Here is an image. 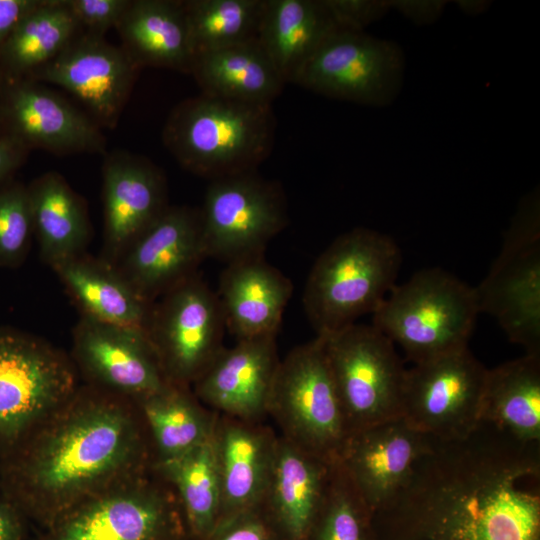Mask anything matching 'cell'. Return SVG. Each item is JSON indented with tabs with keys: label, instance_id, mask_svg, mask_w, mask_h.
Returning <instances> with one entry per match:
<instances>
[{
	"label": "cell",
	"instance_id": "6da1fadb",
	"mask_svg": "<svg viewBox=\"0 0 540 540\" xmlns=\"http://www.w3.org/2000/svg\"><path fill=\"white\" fill-rule=\"evenodd\" d=\"M372 540H540V443L484 422L463 439H434L372 513Z\"/></svg>",
	"mask_w": 540,
	"mask_h": 540
},
{
	"label": "cell",
	"instance_id": "7a4b0ae2",
	"mask_svg": "<svg viewBox=\"0 0 540 540\" xmlns=\"http://www.w3.org/2000/svg\"><path fill=\"white\" fill-rule=\"evenodd\" d=\"M150 463L135 401L86 384L0 456V492L46 529Z\"/></svg>",
	"mask_w": 540,
	"mask_h": 540
},
{
	"label": "cell",
	"instance_id": "3957f363",
	"mask_svg": "<svg viewBox=\"0 0 540 540\" xmlns=\"http://www.w3.org/2000/svg\"><path fill=\"white\" fill-rule=\"evenodd\" d=\"M276 127L272 104L200 94L171 110L162 138L184 169L211 181L256 171L270 156Z\"/></svg>",
	"mask_w": 540,
	"mask_h": 540
},
{
	"label": "cell",
	"instance_id": "277c9868",
	"mask_svg": "<svg viewBox=\"0 0 540 540\" xmlns=\"http://www.w3.org/2000/svg\"><path fill=\"white\" fill-rule=\"evenodd\" d=\"M402 256L390 236L365 227L339 235L316 259L302 303L316 336L373 314L396 285Z\"/></svg>",
	"mask_w": 540,
	"mask_h": 540
},
{
	"label": "cell",
	"instance_id": "5b68a950",
	"mask_svg": "<svg viewBox=\"0 0 540 540\" xmlns=\"http://www.w3.org/2000/svg\"><path fill=\"white\" fill-rule=\"evenodd\" d=\"M479 313L474 287L429 268L396 284L372 314V325L417 364L468 347Z\"/></svg>",
	"mask_w": 540,
	"mask_h": 540
},
{
	"label": "cell",
	"instance_id": "8992f818",
	"mask_svg": "<svg viewBox=\"0 0 540 540\" xmlns=\"http://www.w3.org/2000/svg\"><path fill=\"white\" fill-rule=\"evenodd\" d=\"M79 387L69 356L26 331L0 326V456Z\"/></svg>",
	"mask_w": 540,
	"mask_h": 540
},
{
	"label": "cell",
	"instance_id": "52a82bcc",
	"mask_svg": "<svg viewBox=\"0 0 540 540\" xmlns=\"http://www.w3.org/2000/svg\"><path fill=\"white\" fill-rule=\"evenodd\" d=\"M267 412L276 417L285 438L327 461L337 460L349 430L322 337L293 348L279 361Z\"/></svg>",
	"mask_w": 540,
	"mask_h": 540
},
{
	"label": "cell",
	"instance_id": "ba28073f",
	"mask_svg": "<svg viewBox=\"0 0 540 540\" xmlns=\"http://www.w3.org/2000/svg\"><path fill=\"white\" fill-rule=\"evenodd\" d=\"M320 337L349 434L402 417L406 369L389 338L357 323Z\"/></svg>",
	"mask_w": 540,
	"mask_h": 540
},
{
	"label": "cell",
	"instance_id": "9c48e42d",
	"mask_svg": "<svg viewBox=\"0 0 540 540\" xmlns=\"http://www.w3.org/2000/svg\"><path fill=\"white\" fill-rule=\"evenodd\" d=\"M480 312L493 315L511 342L540 355L539 194L525 197L507 231L502 251L480 286Z\"/></svg>",
	"mask_w": 540,
	"mask_h": 540
},
{
	"label": "cell",
	"instance_id": "30bf717a",
	"mask_svg": "<svg viewBox=\"0 0 540 540\" xmlns=\"http://www.w3.org/2000/svg\"><path fill=\"white\" fill-rule=\"evenodd\" d=\"M200 216L206 258L226 265L263 256L288 221L281 186L256 171L211 180Z\"/></svg>",
	"mask_w": 540,
	"mask_h": 540
},
{
	"label": "cell",
	"instance_id": "8fae6325",
	"mask_svg": "<svg viewBox=\"0 0 540 540\" xmlns=\"http://www.w3.org/2000/svg\"><path fill=\"white\" fill-rule=\"evenodd\" d=\"M405 67L398 43L338 29L320 45L293 84L325 97L385 107L400 94Z\"/></svg>",
	"mask_w": 540,
	"mask_h": 540
},
{
	"label": "cell",
	"instance_id": "7c38bea8",
	"mask_svg": "<svg viewBox=\"0 0 540 540\" xmlns=\"http://www.w3.org/2000/svg\"><path fill=\"white\" fill-rule=\"evenodd\" d=\"M225 329L218 295L197 273L152 304L145 333L166 381L189 387L223 348Z\"/></svg>",
	"mask_w": 540,
	"mask_h": 540
},
{
	"label": "cell",
	"instance_id": "4fadbf2b",
	"mask_svg": "<svg viewBox=\"0 0 540 540\" xmlns=\"http://www.w3.org/2000/svg\"><path fill=\"white\" fill-rule=\"evenodd\" d=\"M180 509L175 492L147 472L76 506L39 540H177Z\"/></svg>",
	"mask_w": 540,
	"mask_h": 540
},
{
	"label": "cell",
	"instance_id": "5bb4252c",
	"mask_svg": "<svg viewBox=\"0 0 540 540\" xmlns=\"http://www.w3.org/2000/svg\"><path fill=\"white\" fill-rule=\"evenodd\" d=\"M487 368L468 347L406 369L402 417L440 441L459 440L480 423Z\"/></svg>",
	"mask_w": 540,
	"mask_h": 540
},
{
	"label": "cell",
	"instance_id": "9a60e30c",
	"mask_svg": "<svg viewBox=\"0 0 540 540\" xmlns=\"http://www.w3.org/2000/svg\"><path fill=\"white\" fill-rule=\"evenodd\" d=\"M140 69L121 46L85 32L27 77L66 89L89 109L99 126L114 128Z\"/></svg>",
	"mask_w": 540,
	"mask_h": 540
},
{
	"label": "cell",
	"instance_id": "2e32d148",
	"mask_svg": "<svg viewBox=\"0 0 540 540\" xmlns=\"http://www.w3.org/2000/svg\"><path fill=\"white\" fill-rule=\"evenodd\" d=\"M72 337V360L88 385L137 401L168 384L144 330L81 317Z\"/></svg>",
	"mask_w": 540,
	"mask_h": 540
},
{
	"label": "cell",
	"instance_id": "e0dca14e",
	"mask_svg": "<svg viewBox=\"0 0 540 540\" xmlns=\"http://www.w3.org/2000/svg\"><path fill=\"white\" fill-rule=\"evenodd\" d=\"M206 258L200 209L168 206L115 264L147 302L197 274Z\"/></svg>",
	"mask_w": 540,
	"mask_h": 540
},
{
	"label": "cell",
	"instance_id": "ac0fdd59",
	"mask_svg": "<svg viewBox=\"0 0 540 540\" xmlns=\"http://www.w3.org/2000/svg\"><path fill=\"white\" fill-rule=\"evenodd\" d=\"M103 253L116 264L169 206L164 173L125 150L106 153L102 165Z\"/></svg>",
	"mask_w": 540,
	"mask_h": 540
},
{
	"label": "cell",
	"instance_id": "d6986e66",
	"mask_svg": "<svg viewBox=\"0 0 540 540\" xmlns=\"http://www.w3.org/2000/svg\"><path fill=\"white\" fill-rule=\"evenodd\" d=\"M433 442L400 417L351 432L337 461L373 513L401 490Z\"/></svg>",
	"mask_w": 540,
	"mask_h": 540
},
{
	"label": "cell",
	"instance_id": "ffe728a7",
	"mask_svg": "<svg viewBox=\"0 0 540 540\" xmlns=\"http://www.w3.org/2000/svg\"><path fill=\"white\" fill-rule=\"evenodd\" d=\"M4 115L11 135L28 149L58 154L102 153L106 138L100 126L60 95L24 79L8 88Z\"/></svg>",
	"mask_w": 540,
	"mask_h": 540
},
{
	"label": "cell",
	"instance_id": "44dd1931",
	"mask_svg": "<svg viewBox=\"0 0 540 540\" xmlns=\"http://www.w3.org/2000/svg\"><path fill=\"white\" fill-rule=\"evenodd\" d=\"M279 361L276 337L238 340L193 382V394L227 417L250 421L267 412Z\"/></svg>",
	"mask_w": 540,
	"mask_h": 540
},
{
	"label": "cell",
	"instance_id": "7402d4cb",
	"mask_svg": "<svg viewBox=\"0 0 540 540\" xmlns=\"http://www.w3.org/2000/svg\"><path fill=\"white\" fill-rule=\"evenodd\" d=\"M293 284L264 256L226 265L218 298L225 327L236 340L276 337Z\"/></svg>",
	"mask_w": 540,
	"mask_h": 540
},
{
	"label": "cell",
	"instance_id": "603a6c76",
	"mask_svg": "<svg viewBox=\"0 0 540 540\" xmlns=\"http://www.w3.org/2000/svg\"><path fill=\"white\" fill-rule=\"evenodd\" d=\"M333 463L285 437L275 440L262 501H268L289 539L305 540L310 535Z\"/></svg>",
	"mask_w": 540,
	"mask_h": 540
},
{
	"label": "cell",
	"instance_id": "cb8c5ba5",
	"mask_svg": "<svg viewBox=\"0 0 540 540\" xmlns=\"http://www.w3.org/2000/svg\"><path fill=\"white\" fill-rule=\"evenodd\" d=\"M213 439L221 491L220 522L262 503L275 440L248 421L232 417L216 421Z\"/></svg>",
	"mask_w": 540,
	"mask_h": 540
},
{
	"label": "cell",
	"instance_id": "d4e9b609",
	"mask_svg": "<svg viewBox=\"0 0 540 540\" xmlns=\"http://www.w3.org/2000/svg\"><path fill=\"white\" fill-rule=\"evenodd\" d=\"M52 270L81 317L145 331L153 303L143 299L114 264L85 252Z\"/></svg>",
	"mask_w": 540,
	"mask_h": 540
},
{
	"label": "cell",
	"instance_id": "484cf974",
	"mask_svg": "<svg viewBox=\"0 0 540 540\" xmlns=\"http://www.w3.org/2000/svg\"><path fill=\"white\" fill-rule=\"evenodd\" d=\"M338 29L323 0H265L257 42L287 84Z\"/></svg>",
	"mask_w": 540,
	"mask_h": 540
},
{
	"label": "cell",
	"instance_id": "4316f807",
	"mask_svg": "<svg viewBox=\"0 0 540 540\" xmlns=\"http://www.w3.org/2000/svg\"><path fill=\"white\" fill-rule=\"evenodd\" d=\"M115 29L140 68L190 74L194 56L182 0H131Z\"/></svg>",
	"mask_w": 540,
	"mask_h": 540
},
{
	"label": "cell",
	"instance_id": "83f0119b",
	"mask_svg": "<svg viewBox=\"0 0 540 540\" xmlns=\"http://www.w3.org/2000/svg\"><path fill=\"white\" fill-rule=\"evenodd\" d=\"M27 188L43 262L52 268L85 253L92 233L85 200L56 171L43 173Z\"/></svg>",
	"mask_w": 540,
	"mask_h": 540
},
{
	"label": "cell",
	"instance_id": "f1b7e54d",
	"mask_svg": "<svg viewBox=\"0 0 540 540\" xmlns=\"http://www.w3.org/2000/svg\"><path fill=\"white\" fill-rule=\"evenodd\" d=\"M190 75L201 94L253 104H272L285 86L257 40L195 55Z\"/></svg>",
	"mask_w": 540,
	"mask_h": 540
},
{
	"label": "cell",
	"instance_id": "f546056e",
	"mask_svg": "<svg viewBox=\"0 0 540 540\" xmlns=\"http://www.w3.org/2000/svg\"><path fill=\"white\" fill-rule=\"evenodd\" d=\"M488 423L523 443H540V355L488 369L480 409Z\"/></svg>",
	"mask_w": 540,
	"mask_h": 540
},
{
	"label": "cell",
	"instance_id": "4dcf8cb0",
	"mask_svg": "<svg viewBox=\"0 0 540 540\" xmlns=\"http://www.w3.org/2000/svg\"><path fill=\"white\" fill-rule=\"evenodd\" d=\"M197 400L189 387L168 383L135 401L157 453L155 462L179 457L213 435L216 420Z\"/></svg>",
	"mask_w": 540,
	"mask_h": 540
},
{
	"label": "cell",
	"instance_id": "1f68e13d",
	"mask_svg": "<svg viewBox=\"0 0 540 540\" xmlns=\"http://www.w3.org/2000/svg\"><path fill=\"white\" fill-rule=\"evenodd\" d=\"M173 487L190 531L207 540L220 519L221 491L213 435L187 453L155 462Z\"/></svg>",
	"mask_w": 540,
	"mask_h": 540
},
{
	"label": "cell",
	"instance_id": "d6a6232c",
	"mask_svg": "<svg viewBox=\"0 0 540 540\" xmlns=\"http://www.w3.org/2000/svg\"><path fill=\"white\" fill-rule=\"evenodd\" d=\"M79 28L66 0H42L0 46V60L15 77L28 76L62 52Z\"/></svg>",
	"mask_w": 540,
	"mask_h": 540
},
{
	"label": "cell",
	"instance_id": "836d02e7",
	"mask_svg": "<svg viewBox=\"0 0 540 540\" xmlns=\"http://www.w3.org/2000/svg\"><path fill=\"white\" fill-rule=\"evenodd\" d=\"M264 1L182 0L193 56L257 40Z\"/></svg>",
	"mask_w": 540,
	"mask_h": 540
},
{
	"label": "cell",
	"instance_id": "e575fe53",
	"mask_svg": "<svg viewBox=\"0 0 540 540\" xmlns=\"http://www.w3.org/2000/svg\"><path fill=\"white\" fill-rule=\"evenodd\" d=\"M312 531L314 540H372V511L337 460Z\"/></svg>",
	"mask_w": 540,
	"mask_h": 540
},
{
	"label": "cell",
	"instance_id": "d590c367",
	"mask_svg": "<svg viewBox=\"0 0 540 540\" xmlns=\"http://www.w3.org/2000/svg\"><path fill=\"white\" fill-rule=\"evenodd\" d=\"M34 237L28 188L19 182L0 185V267L18 268Z\"/></svg>",
	"mask_w": 540,
	"mask_h": 540
},
{
	"label": "cell",
	"instance_id": "8d00e7d4",
	"mask_svg": "<svg viewBox=\"0 0 540 540\" xmlns=\"http://www.w3.org/2000/svg\"><path fill=\"white\" fill-rule=\"evenodd\" d=\"M337 27L364 32L390 11L388 0H323Z\"/></svg>",
	"mask_w": 540,
	"mask_h": 540
},
{
	"label": "cell",
	"instance_id": "74e56055",
	"mask_svg": "<svg viewBox=\"0 0 540 540\" xmlns=\"http://www.w3.org/2000/svg\"><path fill=\"white\" fill-rule=\"evenodd\" d=\"M131 0H66V3L86 32L104 36L115 28Z\"/></svg>",
	"mask_w": 540,
	"mask_h": 540
},
{
	"label": "cell",
	"instance_id": "f35d334b",
	"mask_svg": "<svg viewBox=\"0 0 540 540\" xmlns=\"http://www.w3.org/2000/svg\"><path fill=\"white\" fill-rule=\"evenodd\" d=\"M256 511L257 508L220 521L207 540H273Z\"/></svg>",
	"mask_w": 540,
	"mask_h": 540
},
{
	"label": "cell",
	"instance_id": "ab89813d",
	"mask_svg": "<svg viewBox=\"0 0 540 540\" xmlns=\"http://www.w3.org/2000/svg\"><path fill=\"white\" fill-rule=\"evenodd\" d=\"M390 9L397 11L416 25H431L440 19L446 0H388Z\"/></svg>",
	"mask_w": 540,
	"mask_h": 540
},
{
	"label": "cell",
	"instance_id": "60d3db41",
	"mask_svg": "<svg viewBox=\"0 0 540 540\" xmlns=\"http://www.w3.org/2000/svg\"><path fill=\"white\" fill-rule=\"evenodd\" d=\"M42 0H0V46Z\"/></svg>",
	"mask_w": 540,
	"mask_h": 540
},
{
	"label": "cell",
	"instance_id": "b9f144b4",
	"mask_svg": "<svg viewBox=\"0 0 540 540\" xmlns=\"http://www.w3.org/2000/svg\"><path fill=\"white\" fill-rule=\"evenodd\" d=\"M25 517L19 507L0 492V540H23Z\"/></svg>",
	"mask_w": 540,
	"mask_h": 540
},
{
	"label": "cell",
	"instance_id": "7bdbcfd3",
	"mask_svg": "<svg viewBox=\"0 0 540 540\" xmlns=\"http://www.w3.org/2000/svg\"><path fill=\"white\" fill-rule=\"evenodd\" d=\"M28 148L11 135L0 137V185L22 164Z\"/></svg>",
	"mask_w": 540,
	"mask_h": 540
},
{
	"label": "cell",
	"instance_id": "ee69618b",
	"mask_svg": "<svg viewBox=\"0 0 540 540\" xmlns=\"http://www.w3.org/2000/svg\"><path fill=\"white\" fill-rule=\"evenodd\" d=\"M455 5L466 15L477 16L487 11L491 2L485 0H457Z\"/></svg>",
	"mask_w": 540,
	"mask_h": 540
}]
</instances>
